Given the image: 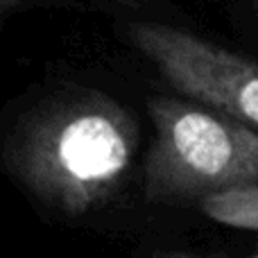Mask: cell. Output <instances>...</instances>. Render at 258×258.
I'll return each mask as SVG.
<instances>
[{"label":"cell","instance_id":"1","mask_svg":"<svg viewBox=\"0 0 258 258\" xmlns=\"http://www.w3.org/2000/svg\"><path fill=\"white\" fill-rule=\"evenodd\" d=\"M138 145L136 120L102 93H73L41 107L14 136L9 163L50 209L82 215L125 179Z\"/></svg>","mask_w":258,"mask_h":258},{"label":"cell","instance_id":"2","mask_svg":"<svg viewBox=\"0 0 258 258\" xmlns=\"http://www.w3.org/2000/svg\"><path fill=\"white\" fill-rule=\"evenodd\" d=\"M154 141L143 168L152 202H202L258 183V134L192 100L152 98Z\"/></svg>","mask_w":258,"mask_h":258},{"label":"cell","instance_id":"3","mask_svg":"<svg viewBox=\"0 0 258 258\" xmlns=\"http://www.w3.org/2000/svg\"><path fill=\"white\" fill-rule=\"evenodd\" d=\"M127 34L177 91L258 134L256 61L163 23H132Z\"/></svg>","mask_w":258,"mask_h":258},{"label":"cell","instance_id":"4","mask_svg":"<svg viewBox=\"0 0 258 258\" xmlns=\"http://www.w3.org/2000/svg\"><path fill=\"white\" fill-rule=\"evenodd\" d=\"M197 206L206 218L222 227L258 231V183L215 192L197 202Z\"/></svg>","mask_w":258,"mask_h":258},{"label":"cell","instance_id":"5","mask_svg":"<svg viewBox=\"0 0 258 258\" xmlns=\"http://www.w3.org/2000/svg\"><path fill=\"white\" fill-rule=\"evenodd\" d=\"M152 258H227V256H215V254H197V251H183V249H170V251H159ZM242 258H258V254L242 256Z\"/></svg>","mask_w":258,"mask_h":258},{"label":"cell","instance_id":"6","mask_svg":"<svg viewBox=\"0 0 258 258\" xmlns=\"http://www.w3.org/2000/svg\"><path fill=\"white\" fill-rule=\"evenodd\" d=\"M21 3L23 0H0V18L7 16V14L12 12V9H16Z\"/></svg>","mask_w":258,"mask_h":258},{"label":"cell","instance_id":"7","mask_svg":"<svg viewBox=\"0 0 258 258\" xmlns=\"http://www.w3.org/2000/svg\"><path fill=\"white\" fill-rule=\"evenodd\" d=\"M256 3H258V0H256Z\"/></svg>","mask_w":258,"mask_h":258}]
</instances>
